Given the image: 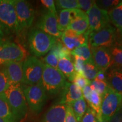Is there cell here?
Returning a JSON list of instances; mask_svg holds the SVG:
<instances>
[{"instance_id":"cell-1","label":"cell","mask_w":122,"mask_h":122,"mask_svg":"<svg viewBox=\"0 0 122 122\" xmlns=\"http://www.w3.org/2000/svg\"><path fill=\"white\" fill-rule=\"evenodd\" d=\"M57 39L39 29L33 28L28 33L29 49L35 57L44 56L49 52Z\"/></svg>"},{"instance_id":"cell-2","label":"cell","mask_w":122,"mask_h":122,"mask_svg":"<svg viewBox=\"0 0 122 122\" xmlns=\"http://www.w3.org/2000/svg\"><path fill=\"white\" fill-rule=\"evenodd\" d=\"M18 122L26 115L28 105L24 96L22 84H11L3 93Z\"/></svg>"},{"instance_id":"cell-3","label":"cell","mask_w":122,"mask_h":122,"mask_svg":"<svg viewBox=\"0 0 122 122\" xmlns=\"http://www.w3.org/2000/svg\"><path fill=\"white\" fill-rule=\"evenodd\" d=\"M66 81L65 76L60 70L44 63L40 84L47 95L54 96L59 94Z\"/></svg>"},{"instance_id":"cell-4","label":"cell","mask_w":122,"mask_h":122,"mask_svg":"<svg viewBox=\"0 0 122 122\" xmlns=\"http://www.w3.org/2000/svg\"><path fill=\"white\" fill-rule=\"evenodd\" d=\"M44 63L37 57L30 56L23 61L22 84L34 85L41 83L44 71Z\"/></svg>"},{"instance_id":"cell-5","label":"cell","mask_w":122,"mask_h":122,"mask_svg":"<svg viewBox=\"0 0 122 122\" xmlns=\"http://www.w3.org/2000/svg\"><path fill=\"white\" fill-rule=\"evenodd\" d=\"M0 24L5 35H18V24L14 0H0Z\"/></svg>"},{"instance_id":"cell-6","label":"cell","mask_w":122,"mask_h":122,"mask_svg":"<svg viewBox=\"0 0 122 122\" xmlns=\"http://www.w3.org/2000/svg\"><path fill=\"white\" fill-rule=\"evenodd\" d=\"M23 89L27 105L33 113L39 114L43 109L47 100L46 93L42 85L22 84Z\"/></svg>"},{"instance_id":"cell-7","label":"cell","mask_w":122,"mask_h":122,"mask_svg":"<svg viewBox=\"0 0 122 122\" xmlns=\"http://www.w3.org/2000/svg\"><path fill=\"white\" fill-rule=\"evenodd\" d=\"M27 53L19 44L3 39L0 41V67L15 61H24Z\"/></svg>"},{"instance_id":"cell-8","label":"cell","mask_w":122,"mask_h":122,"mask_svg":"<svg viewBox=\"0 0 122 122\" xmlns=\"http://www.w3.org/2000/svg\"><path fill=\"white\" fill-rule=\"evenodd\" d=\"M19 36L31 27L35 19V10L30 2L24 0H14Z\"/></svg>"},{"instance_id":"cell-9","label":"cell","mask_w":122,"mask_h":122,"mask_svg":"<svg viewBox=\"0 0 122 122\" xmlns=\"http://www.w3.org/2000/svg\"><path fill=\"white\" fill-rule=\"evenodd\" d=\"M117 40V30L114 27L109 24L102 30L90 33L88 35V45L91 48L97 47L110 48L116 45Z\"/></svg>"},{"instance_id":"cell-10","label":"cell","mask_w":122,"mask_h":122,"mask_svg":"<svg viewBox=\"0 0 122 122\" xmlns=\"http://www.w3.org/2000/svg\"><path fill=\"white\" fill-rule=\"evenodd\" d=\"M100 109V117L107 121L120 107L122 104V94L109 88L103 96Z\"/></svg>"},{"instance_id":"cell-11","label":"cell","mask_w":122,"mask_h":122,"mask_svg":"<svg viewBox=\"0 0 122 122\" xmlns=\"http://www.w3.org/2000/svg\"><path fill=\"white\" fill-rule=\"evenodd\" d=\"M86 14L89 21V27L86 30L88 34L102 30L110 24L108 11L99 8L96 2Z\"/></svg>"},{"instance_id":"cell-12","label":"cell","mask_w":122,"mask_h":122,"mask_svg":"<svg viewBox=\"0 0 122 122\" xmlns=\"http://www.w3.org/2000/svg\"><path fill=\"white\" fill-rule=\"evenodd\" d=\"M58 18L57 15L47 10L41 16L36 23L37 28L59 39L61 37L63 32L58 29Z\"/></svg>"},{"instance_id":"cell-13","label":"cell","mask_w":122,"mask_h":122,"mask_svg":"<svg viewBox=\"0 0 122 122\" xmlns=\"http://www.w3.org/2000/svg\"><path fill=\"white\" fill-rule=\"evenodd\" d=\"M82 98V89L74 84L66 81L55 103L68 105Z\"/></svg>"},{"instance_id":"cell-14","label":"cell","mask_w":122,"mask_h":122,"mask_svg":"<svg viewBox=\"0 0 122 122\" xmlns=\"http://www.w3.org/2000/svg\"><path fill=\"white\" fill-rule=\"evenodd\" d=\"M92 58L99 71L106 72L112 65V59L109 48L97 47L90 49Z\"/></svg>"},{"instance_id":"cell-15","label":"cell","mask_w":122,"mask_h":122,"mask_svg":"<svg viewBox=\"0 0 122 122\" xmlns=\"http://www.w3.org/2000/svg\"><path fill=\"white\" fill-rule=\"evenodd\" d=\"M23 61H15L7 63L1 67H2L6 72L12 84H22L23 79Z\"/></svg>"},{"instance_id":"cell-16","label":"cell","mask_w":122,"mask_h":122,"mask_svg":"<svg viewBox=\"0 0 122 122\" xmlns=\"http://www.w3.org/2000/svg\"><path fill=\"white\" fill-rule=\"evenodd\" d=\"M67 105L54 103L44 114L42 122H65Z\"/></svg>"},{"instance_id":"cell-17","label":"cell","mask_w":122,"mask_h":122,"mask_svg":"<svg viewBox=\"0 0 122 122\" xmlns=\"http://www.w3.org/2000/svg\"><path fill=\"white\" fill-rule=\"evenodd\" d=\"M106 77L110 87L122 94V67L111 66L106 73Z\"/></svg>"},{"instance_id":"cell-18","label":"cell","mask_w":122,"mask_h":122,"mask_svg":"<svg viewBox=\"0 0 122 122\" xmlns=\"http://www.w3.org/2000/svg\"><path fill=\"white\" fill-rule=\"evenodd\" d=\"M88 27L89 21L88 15L85 12L79 9L75 17L69 24L67 29L74 30L79 35H83L86 32Z\"/></svg>"},{"instance_id":"cell-19","label":"cell","mask_w":122,"mask_h":122,"mask_svg":"<svg viewBox=\"0 0 122 122\" xmlns=\"http://www.w3.org/2000/svg\"><path fill=\"white\" fill-rule=\"evenodd\" d=\"M80 9H64L60 11L58 18V29L63 32L67 30L69 24L75 17L76 14Z\"/></svg>"},{"instance_id":"cell-20","label":"cell","mask_w":122,"mask_h":122,"mask_svg":"<svg viewBox=\"0 0 122 122\" xmlns=\"http://www.w3.org/2000/svg\"><path fill=\"white\" fill-rule=\"evenodd\" d=\"M88 35L89 34L86 32L83 35H79L75 37H66L62 35L61 40L63 45L71 51L88 42Z\"/></svg>"},{"instance_id":"cell-21","label":"cell","mask_w":122,"mask_h":122,"mask_svg":"<svg viewBox=\"0 0 122 122\" xmlns=\"http://www.w3.org/2000/svg\"><path fill=\"white\" fill-rule=\"evenodd\" d=\"M0 118L9 122H19L15 117L4 93L0 94Z\"/></svg>"},{"instance_id":"cell-22","label":"cell","mask_w":122,"mask_h":122,"mask_svg":"<svg viewBox=\"0 0 122 122\" xmlns=\"http://www.w3.org/2000/svg\"><path fill=\"white\" fill-rule=\"evenodd\" d=\"M72 58H62L59 59L58 69L63 73L70 81L75 74Z\"/></svg>"},{"instance_id":"cell-23","label":"cell","mask_w":122,"mask_h":122,"mask_svg":"<svg viewBox=\"0 0 122 122\" xmlns=\"http://www.w3.org/2000/svg\"><path fill=\"white\" fill-rule=\"evenodd\" d=\"M110 21L118 29L119 32L122 30V1L118 5L108 12Z\"/></svg>"},{"instance_id":"cell-24","label":"cell","mask_w":122,"mask_h":122,"mask_svg":"<svg viewBox=\"0 0 122 122\" xmlns=\"http://www.w3.org/2000/svg\"><path fill=\"white\" fill-rule=\"evenodd\" d=\"M68 105H70L72 107L77 121L80 122L81 119L83 118L88 108L85 99L82 98Z\"/></svg>"},{"instance_id":"cell-25","label":"cell","mask_w":122,"mask_h":122,"mask_svg":"<svg viewBox=\"0 0 122 122\" xmlns=\"http://www.w3.org/2000/svg\"><path fill=\"white\" fill-rule=\"evenodd\" d=\"M50 51L54 53L57 56L58 59L62 58H72L71 54V51H70L63 43H62L58 39H57V41L53 45Z\"/></svg>"},{"instance_id":"cell-26","label":"cell","mask_w":122,"mask_h":122,"mask_svg":"<svg viewBox=\"0 0 122 122\" xmlns=\"http://www.w3.org/2000/svg\"><path fill=\"white\" fill-rule=\"evenodd\" d=\"M102 98L98 93L93 90L90 94L89 98L86 101L88 102L89 107L92 109L97 113V118L100 117V109Z\"/></svg>"},{"instance_id":"cell-27","label":"cell","mask_w":122,"mask_h":122,"mask_svg":"<svg viewBox=\"0 0 122 122\" xmlns=\"http://www.w3.org/2000/svg\"><path fill=\"white\" fill-rule=\"evenodd\" d=\"M98 68L96 67L92 59L85 61L82 74L89 80H93L96 79L98 72Z\"/></svg>"},{"instance_id":"cell-28","label":"cell","mask_w":122,"mask_h":122,"mask_svg":"<svg viewBox=\"0 0 122 122\" xmlns=\"http://www.w3.org/2000/svg\"><path fill=\"white\" fill-rule=\"evenodd\" d=\"M109 50L112 59L111 66L122 67V47L115 45Z\"/></svg>"},{"instance_id":"cell-29","label":"cell","mask_w":122,"mask_h":122,"mask_svg":"<svg viewBox=\"0 0 122 122\" xmlns=\"http://www.w3.org/2000/svg\"><path fill=\"white\" fill-rule=\"evenodd\" d=\"M71 54L73 57L79 56L83 58L85 61H91L92 59L91 51L88 45V41L85 42L84 45L80 46L79 48L71 51Z\"/></svg>"},{"instance_id":"cell-30","label":"cell","mask_w":122,"mask_h":122,"mask_svg":"<svg viewBox=\"0 0 122 122\" xmlns=\"http://www.w3.org/2000/svg\"><path fill=\"white\" fill-rule=\"evenodd\" d=\"M89 85L92 89L98 93L102 97L106 93L109 88V85L107 82L102 81L96 80V79L90 81Z\"/></svg>"},{"instance_id":"cell-31","label":"cell","mask_w":122,"mask_h":122,"mask_svg":"<svg viewBox=\"0 0 122 122\" xmlns=\"http://www.w3.org/2000/svg\"><path fill=\"white\" fill-rule=\"evenodd\" d=\"M55 3L58 10L79 9L78 0H57Z\"/></svg>"},{"instance_id":"cell-32","label":"cell","mask_w":122,"mask_h":122,"mask_svg":"<svg viewBox=\"0 0 122 122\" xmlns=\"http://www.w3.org/2000/svg\"><path fill=\"white\" fill-rule=\"evenodd\" d=\"M11 84L6 72L2 67H0V94L6 91Z\"/></svg>"},{"instance_id":"cell-33","label":"cell","mask_w":122,"mask_h":122,"mask_svg":"<svg viewBox=\"0 0 122 122\" xmlns=\"http://www.w3.org/2000/svg\"><path fill=\"white\" fill-rule=\"evenodd\" d=\"M71 82L77 85L81 89L90 84V80H88L83 74L76 72L71 79Z\"/></svg>"},{"instance_id":"cell-34","label":"cell","mask_w":122,"mask_h":122,"mask_svg":"<svg viewBox=\"0 0 122 122\" xmlns=\"http://www.w3.org/2000/svg\"><path fill=\"white\" fill-rule=\"evenodd\" d=\"M120 1H121L119 0H101L96 1V4L100 9L109 12L110 10L118 5Z\"/></svg>"},{"instance_id":"cell-35","label":"cell","mask_w":122,"mask_h":122,"mask_svg":"<svg viewBox=\"0 0 122 122\" xmlns=\"http://www.w3.org/2000/svg\"><path fill=\"white\" fill-rule=\"evenodd\" d=\"M44 61L45 64L48 65L53 68H58V64L59 59L57 57V56L54 53L49 51L46 56L44 57Z\"/></svg>"},{"instance_id":"cell-36","label":"cell","mask_w":122,"mask_h":122,"mask_svg":"<svg viewBox=\"0 0 122 122\" xmlns=\"http://www.w3.org/2000/svg\"><path fill=\"white\" fill-rule=\"evenodd\" d=\"M97 120V113L90 107H88L87 110L80 122H96Z\"/></svg>"},{"instance_id":"cell-37","label":"cell","mask_w":122,"mask_h":122,"mask_svg":"<svg viewBox=\"0 0 122 122\" xmlns=\"http://www.w3.org/2000/svg\"><path fill=\"white\" fill-rule=\"evenodd\" d=\"M73 61H74V66L75 72L82 74L84 65L85 62V60L83 58L79 56H74Z\"/></svg>"},{"instance_id":"cell-38","label":"cell","mask_w":122,"mask_h":122,"mask_svg":"<svg viewBox=\"0 0 122 122\" xmlns=\"http://www.w3.org/2000/svg\"><path fill=\"white\" fill-rule=\"evenodd\" d=\"M95 2L96 1H91V0H78L79 9H82L81 10L84 12L85 11V13H86L92 7Z\"/></svg>"},{"instance_id":"cell-39","label":"cell","mask_w":122,"mask_h":122,"mask_svg":"<svg viewBox=\"0 0 122 122\" xmlns=\"http://www.w3.org/2000/svg\"><path fill=\"white\" fill-rule=\"evenodd\" d=\"M41 2L44 7H45L48 9V11H51L55 15H57L54 1H53V0H41Z\"/></svg>"},{"instance_id":"cell-40","label":"cell","mask_w":122,"mask_h":122,"mask_svg":"<svg viewBox=\"0 0 122 122\" xmlns=\"http://www.w3.org/2000/svg\"><path fill=\"white\" fill-rule=\"evenodd\" d=\"M65 122H78L70 105H67Z\"/></svg>"},{"instance_id":"cell-41","label":"cell","mask_w":122,"mask_h":122,"mask_svg":"<svg viewBox=\"0 0 122 122\" xmlns=\"http://www.w3.org/2000/svg\"><path fill=\"white\" fill-rule=\"evenodd\" d=\"M107 122H122V107H120L115 112L113 115L111 116Z\"/></svg>"},{"instance_id":"cell-42","label":"cell","mask_w":122,"mask_h":122,"mask_svg":"<svg viewBox=\"0 0 122 122\" xmlns=\"http://www.w3.org/2000/svg\"><path fill=\"white\" fill-rule=\"evenodd\" d=\"M92 91L93 89H92L89 85H86L82 89V93H83V98L85 99V101H87L88 99L89 98L90 94H91Z\"/></svg>"},{"instance_id":"cell-43","label":"cell","mask_w":122,"mask_h":122,"mask_svg":"<svg viewBox=\"0 0 122 122\" xmlns=\"http://www.w3.org/2000/svg\"><path fill=\"white\" fill-rule=\"evenodd\" d=\"M96 80H98L100 81H102L107 82V77H106V72L102 71H98V73H97V76H96Z\"/></svg>"},{"instance_id":"cell-44","label":"cell","mask_w":122,"mask_h":122,"mask_svg":"<svg viewBox=\"0 0 122 122\" xmlns=\"http://www.w3.org/2000/svg\"><path fill=\"white\" fill-rule=\"evenodd\" d=\"M5 36V33L4 29H3L2 27L0 24V41L3 39H4Z\"/></svg>"},{"instance_id":"cell-45","label":"cell","mask_w":122,"mask_h":122,"mask_svg":"<svg viewBox=\"0 0 122 122\" xmlns=\"http://www.w3.org/2000/svg\"><path fill=\"white\" fill-rule=\"evenodd\" d=\"M96 122H107L106 120H103L101 118H97V120Z\"/></svg>"},{"instance_id":"cell-46","label":"cell","mask_w":122,"mask_h":122,"mask_svg":"<svg viewBox=\"0 0 122 122\" xmlns=\"http://www.w3.org/2000/svg\"><path fill=\"white\" fill-rule=\"evenodd\" d=\"M0 122H7V121H6V120L3 119H2V118H0Z\"/></svg>"},{"instance_id":"cell-47","label":"cell","mask_w":122,"mask_h":122,"mask_svg":"<svg viewBox=\"0 0 122 122\" xmlns=\"http://www.w3.org/2000/svg\"><path fill=\"white\" fill-rule=\"evenodd\" d=\"M119 33H120V36H121V39H122V30L121 32H119Z\"/></svg>"},{"instance_id":"cell-48","label":"cell","mask_w":122,"mask_h":122,"mask_svg":"<svg viewBox=\"0 0 122 122\" xmlns=\"http://www.w3.org/2000/svg\"></svg>"}]
</instances>
